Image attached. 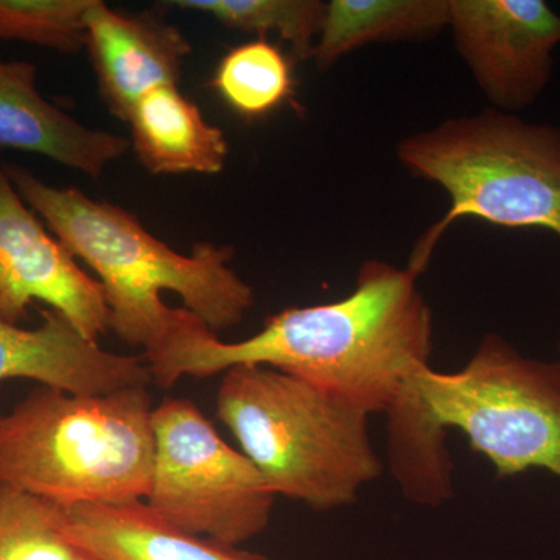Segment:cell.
Listing matches in <instances>:
<instances>
[{
	"instance_id": "1",
	"label": "cell",
	"mask_w": 560,
	"mask_h": 560,
	"mask_svg": "<svg viewBox=\"0 0 560 560\" xmlns=\"http://www.w3.org/2000/svg\"><path fill=\"white\" fill-rule=\"evenodd\" d=\"M418 278L388 261H364L348 296L285 308L235 342L221 341L183 307L143 360L164 389L183 377L254 364L311 382L366 415H385L389 470L401 493L419 506H441L455 493L453 464L447 433L412 385L433 352V315Z\"/></svg>"
},
{
	"instance_id": "2",
	"label": "cell",
	"mask_w": 560,
	"mask_h": 560,
	"mask_svg": "<svg viewBox=\"0 0 560 560\" xmlns=\"http://www.w3.org/2000/svg\"><path fill=\"white\" fill-rule=\"evenodd\" d=\"M3 171L55 237L98 276L110 330L143 353L161 345L178 313L162 301L164 291L178 294L184 308L215 334L238 326L253 308V287L232 270L230 246L197 243L186 256L125 209L75 187L49 186L18 165Z\"/></svg>"
},
{
	"instance_id": "3",
	"label": "cell",
	"mask_w": 560,
	"mask_h": 560,
	"mask_svg": "<svg viewBox=\"0 0 560 560\" xmlns=\"http://www.w3.org/2000/svg\"><path fill=\"white\" fill-rule=\"evenodd\" d=\"M147 386L35 389L0 416V481L61 508L145 501L154 466Z\"/></svg>"
},
{
	"instance_id": "4",
	"label": "cell",
	"mask_w": 560,
	"mask_h": 560,
	"mask_svg": "<svg viewBox=\"0 0 560 560\" xmlns=\"http://www.w3.org/2000/svg\"><path fill=\"white\" fill-rule=\"evenodd\" d=\"M217 415L278 499L340 510L381 478L370 415L287 372L254 364L223 372Z\"/></svg>"
},
{
	"instance_id": "5",
	"label": "cell",
	"mask_w": 560,
	"mask_h": 560,
	"mask_svg": "<svg viewBox=\"0 0 560 560\" xmlns=\"http://www.w3.org/2000/svg\"><path fill=\"white\" fill-rule=\"evenodd\" d=\"M396 156L416 178L451 198L447 213L420 235L408 270L429 267L455 221L541 230L560 241V127L486 108L451 117L399 140Z\"/></svg>"
},
{
	"instance_id": "6",
	"label": "cell",
	"mask_w": 560,
	"mask_h": 560,
	"mask_svg": "<svg viewBox=\"0 0 560 560\" xmlns=\"http://www.w3.org/2000/svg\"><path fill=\"white\" fill-rule=\"evenodd\" d=\"M412 385L433 422L463 433L497 477L541 470L560 480L558 361L530 359L488 334L460 370L425 366Z\"/></svg>"
},
{
	"instance_id": "7",
	"label": "cell",
	"mask_w": 560,
	"mask_h": 560,
	"mask_svg": "<svg viewBox=\"0 0 560 560\" xmlns=\"http://www.w3.org/2000/svg\"><path fill=\"white\" fill-rule=\"evenodd\" d=\"M154 466L145 504L175 528L242 547L271 522L278 495L194 401L153 410Z\"/></svg>"
},
{
	"instance_id": "8",
	"label": "cell",
	"mask_w": 560,
	"mask_h": 560,
	"mask_svg": "<svg viewBox=\"0 0 560 560\" xmlns=\"http://www.w3.org/2000/svg\"><path fill=\"white\" fill-rule=\"evenodd\" d=\"M448 31L490 108H530L555 72L560 14L545 0H451Z\"/></svg>"
},
{
	"instance_id": "9",
	"label": "cell",
	"mask_w": 560,
	"mask_h": 560,
	"mask_svg": "<svg viewBox=\"0 0 560 560\" xmlns=\"http://www.w3.org/2000/svg\"><path fill=\"white\" fill-rule=\"evenodd\" d=\"M35 301L92 341L110 330L102 283L46 231L0 167V320L20 326Z\"/></svg>"
},
{
	"instance_id": "10",
	"label": "cell",
	"mask_w": 560,
	"mask_h": 560,
	"mask_svg": "<svg viewBox=\"0 0 560 560\" xmlns=\"http://www.w3.org/2000/svg\"><path fill=\"white\" fill-rule=\"evenodd\" d=\"M86 47L103 101L125 121L140 98L176 86L191 54L179 28L158 14L125 13L102 0H94L86 14Z\"/></svg>"
},
{
	"instance_id": "11",
	"label": "cell",
	"mask_w": 560,
	"mask_h": 560,
	"mask_svg": "<svg viewBox=\"0 0 560 560\" xmlns=\"http://www.w3.org/2000/svg\"><path fill=\"white\" fill-rule=\"evenodd\" d=\"M36 329L0 320V382L28 378L79 396L149 386L145 360L101 348L60 313L46 308Z\"/></svg>"
},
{
	"instance_id": "12",
	"label": "cell",
	"mask_w": 560,
	"mask_h": 560,
	"mask_svg": "<svg viewBox=\"0 0 560 560\" xmlns=\"http://www.w3.org/2000/svg\"><path fill=\"white\" fill-rule=\"evenodd\" d=\"M21 150L101 178L130 140L92 130L43 97L31 62H0V150Z\"/></svg>"
},
{
	"instance_id": "13",
	"label": "cell",
	"mask_w": 560,
	"mask_h": 560,
	"mask_svg": "<svg viewBox=\"0 0 560 560\" xmlns=\"http://www.w3.org/2000/svg\"><path fill=\"white\" fill-rule=\"evenodd\" d=\"M62 511L69 539L94 560H272L175 528L145 501L79 504Z\"/></svg>"
},
{
	"instance_id": "14",
	"label": "cell",
	"mask_w": 560,
	"mask_h": 560,
	"mask_svg": "<svg viewBox=\"0 0 560 560\" xmlns=\"http://www.w3.org/2000/svg\"><path fill=\"white\" fill-rule=\"evenodd\" d=\"M128 124L140 164L153 175H215L226 165L230 145L223 130L176 86L140 98Z\"/></svg>"
},
{
	"instance_id": "15",
	"label": "cell",
	"mask_w": 560,
	"mask_h": 560,
	"mask_svg": "<svg viewBox=\"0 0 560 560\" xmlns=\"http://www.w3.org/2000/svg\"><path fill=\"white\" fill-rule=\"evenodd\" d=\"M448 21L451 0H330L311 58L327 70L371 44L434 38Z\"/></svg>"
},
{
	"instance_id": "16",
	"label": "cell",
	"mask_w": 560,
	"mask_h": 560,
	"mask_svg": "<svg viewBox=\"0 0 560 560\" xmlns=\"http://www.w3.org/2000/svg\"><path fill=\"white\" fill-rule=\"evenodd\" d=\"M289 58L267 38L249 40L224 55L213 88L235 113L259 119L283 105L293 94Z\"/></svg>"
},
{
	"instance_id": "17",
	"label": "cell",
	"mask_w": 560,
	"mask_h": 560,
	"mask_svg": "<svg viewBox=\"0 0 560 560\" xmlns=\"http://www.w3.org/2000/svg\"><path fill=\"white\" fill-rule=\"evenodd\" d=\"M171 5L215 18L232 31L275 33L289 44L294 57H312L327 2L320 0H176Z\"/></svg>"
},
{
	"instance_id": "18",
	"label": "cell",
	"mask_w": 560,
	"mask_h": 560,
	"mask_svg": "<svg viewBox=\"0 0 560 560\" xmlns=\"http://www.w3.org/2000/svg\"><path fill=\"white\" fill-rule=\"evenodd\" d=\"M0 560H94L69 539L65 511L0 481Z\"/></svg>"
},
{
	"instance_id": "19",
	"label": "cell",
	"mask_w": 560,
	"mask_h": 560,
	"mask_svg": "<svg viewBox=\"0 0 560 560\" xmlns=\"http://www.w3.org/2000/svg\"><path fill=\"white\" fill-rule=\"evenodd\" d=\"M94 0H0V39L61 54L86 46V14Z\"/></svg>"
},
{
	"instance_id": "20",
	"label": "cell",
	"mask_w": 560,
	"mask_h": 560,
	"mask_svg": "<svg viewBox=\"0 0 560 560\" xmlns=\"http://www.w3.org/2000/svg\"><path fill=\"white\" fill-rule=\"evenodd\" d=\"M558 363L560 364V342H559V359H558Z\"/></svg>"
}]
</instances>
